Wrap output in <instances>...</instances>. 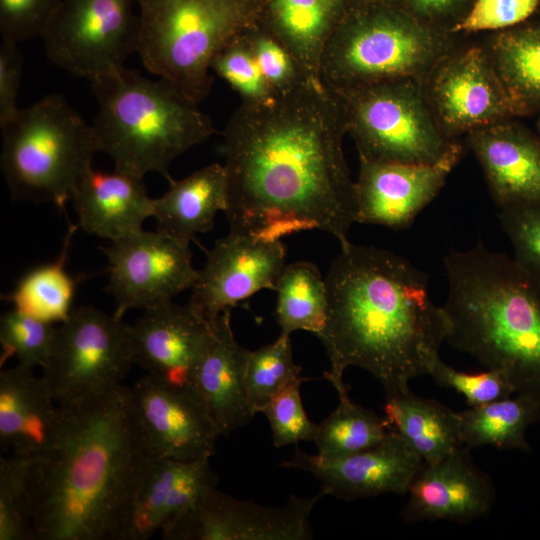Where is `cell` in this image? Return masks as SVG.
Wrapping results in <instances>:
<instances>
[{
    "label": "cell",
    "instance_id": "5",
    "mask_svg": "<svg viewBox=\"0 0 540 540\" xmlns=\"http://www.w3.org/2000/svg\"><path fill=\"white\" fill-rule=\"evenodd\" d=\"M90 82L98 102L92 124L98 150L116 170L142 178L156 172L170 183L172 162L215 133L198 103L165 79L123 66Z\"/></svg>",
    "mask_w": 540,
    "mask_h": 540
},
{
    "label": "cell",
    "instance_id": "29",
    "mask_svg": "<svg viewBox=\"0 0 540 540\" xmlns=\"http://www.w3.org/2000/svg\"><path fill=\"white\" fill-rule=\"evenodd\" d=\"M487 51L515 117L540 111V24L504 30Z\"/></svg>",
    "mask_w": 540,
    "mask_h": 540
},
{
    "label": "cell",
    "instance_id": "27",
    "mask_svg": "<svg viewBox=\"0 0 540 540\" xmlns=\"http://www.w3.org/2000/svg\"><path fill=\"white\" fill-rule=\"evenodd\" d=\"M226 207L225 168L212 163L171 181L168 190L154 199L152 217L158 231L190 244L196 235L213 229L217 213L225 212Z\"/></svg>",
    "mask_w": 540,
    "mask_h": 540
},
{
    "label": "cell",
    "instance_id": "43",
    "mask_svg": "<svg viewBox=\"0 0 540 540\" xmlns=\"http://www.w3.org/2000/svg\"><path fill=\"white\" fill-rule=\"evenodd\" d=\"M538 5L539 0H475L470 11L451 31L507 30L531 17Z\"/></svg>",
    "mask_w": 540,
    "mask_h": 540
},
{
    "label": "cell",
    "instance_id": "26",
    "mask_svg": "<svg viewBox=\"0 0 540 540\" xmlns=\"http://www.w3.org/2000/svg\"><path fill=\"white\" fill-rule=\"evenodd\" d=\"M347 0H260L257 24L293 55L306 77L320 81L323 52Z\"/></svg>",
    "mask_w": 540,
    "mask_h": 540
},
{
    "label": "cell",
    "instance_id": "47",
    "mask_svg": "<svg viewBox=\"0 0 540 540\" xmlns=\"http://www.w3.org/2000/svg\"><path fill=\"white\" fill-rule=\"evenodd\" d=\"M538 131H539V135H540V117H539V120H538Z\"/></svg>",
    "mask_w": 540,
    "mask_h": 540
},
{
    "label": "cell",
    "instance_id": "35",
    "mask_svg": "<svg viewBox=\"0 0 540 540\" xmlns=\"http://www.w3.org/2000/svg\"><path fill=\"white\" fill-rule=\"evenodd\" d=\"M34 457L0 458V540H34L28 477Z\"/></svg>",
    "mask_w": 540,
    "mask_h": 540
},
{
    "label": "cell",
    "instance_id": "31",
    "mask_svg": "<svg viewBox=\"0 0 540 540\" xmlns=\"http://www.w3.org/2000/svg\"><path fill=\"white\" fill-rule=\"evenodd\" d=\"M78 228L70 223L57 259L29 270L3 297L13 308L50 323H61L70 315L78 278L68 273L66 261Z\"/></svg>",
    "mask_w": 540,
    "mask_h": 540
},
{
    "label": "cell",
    "instance_id": "41",
    "mask_svg": "<svg viewBox=\"0 0 540 540\" xmlns=\"http://www.w3.org/2000/svg\"><path fill=\"white\" fill-rule=\"evenodd\" d=\"M302 383L297 381L287 386L262 411L269 422L276 448L314 440L317 424L305 412L300 395Z\"/></svg>",
    "mask_w": 540,
    "mask_h": 540
},
{
    "label": "cell",
    "instance_id": "42",
    "mask_svg": "<svg viewBox=\"0 0 540 540\" xmlns=\"http://www.w3.org/2000/svg\"><path fill=\"white\" fill-rule=\"evenodd\" d=\"M62 0H0L1 39L42 38Z\"/></svg>",
    "mask_w": 540,
    "mask_h": 540
},
{
    "label": "cell",
    "instance_id": "46",
    "mask_svg": "<svg viewBox=\"0 0 540 540\" xmlns=\"http://www.w3.org/2000/svg\"><path fill=\"white\" fill-rule=\"evenodd\" d=\"M364 3H375V2H384V1H388V0H360Z\"/></svg>",
    "mask_w": 540,
    "mask_h": 540
},
{
    "label": "cell",
    "instance_id": "7",
    "mask_svg": "<svg viewBox=\"0 0 540 540\" xmlns=\"http://www.w3.org/2000/svg\"><path fill=\"white\" fill-rule=\"evenodd\" d=\"M260 0H139L138 50L145 68L196 103L210 93L211 63L257 24Z\"/></svg>",
    "mask_w": 540,
    "mask_h": 540
},
{
    "label": "cell",
    "instance_id": "36",
    "mask_svg": "<svg viewBox=\"0 0 540 540\" xmlns=\"http://www.w3.org/2000/svg\"><path fill=\"white\" fill-rule=\"evenodd\" d=\"M56 326L18 309L2 314L0 319L1 363L16 357L27 368L44 367L53 345Z\"/></svg>",
    "mask_w": 540,
    "mask_h": 540
},
{
    "label": "cell",
    "instance_id": "13",
    "mask_svg": "<svg viewBox=\"0 0 540 540\" xmlns=\"http://www.w3.org/2000/svg\"><path fill=\"white\" fill-rule=\"evenodd\" d=\"M327 495L321 488L312 497L292 495L272 507L211 487L160 532L165 540H310L312 511Z\"/></svg>",
    "mask_w": 540,
    "mask_h": 540
},
{
    "label": "cell",
    "instance_id": "10",
    "mask_svg": "<svg viewBox=\"0 0 540 540\" xmlns=\"http://www.w3.org/2000/svg\"><path fill=\"white\" fill-rule=\"evenodd\" d=\"M133 364L130 325L80 306L56 326L42 377L57 404H66L121 384Z\"/></svg>",
    "mask_w": 540,
    "mask_h": 540
},
{
    "label": "cell",
    "instance_id": "6",
    "mask_svg": "<svg viewBox=\"0 0 540 540\" xmlns=\"http://www.w3.org/2000/svg\"><path fill=\"white\" fill-rule=\"evenodd\" d=\"M451 53L446 36L384 5L345 10L323 52L320 79L331 92L380 82L423 83Z\"/></svg>",
    "mask_w": 540,
    "mask_h": 540
},
{
    "label": "cell",
    "instance_id": "38",
    "mask_svg": "<svg viewBox=\"0 0 540 540\" xmlns=\"http://www.w3.org/2000/svg\"><path fill=\"white\" fill-rule=\"evenodd\" d=\"M244 35L263 75L278 97L314 81L306 77L287 48L258 24L247 29Z\"/></svg>",
    "mask_w": 540,
    "mask_h": 540
},
{
    "label": "cell",
    "instance_id": "17",
    "mask_svg": "<svg viewBox=\"0 0 540 540\" xmlns=\"http://www.w3.org/2000/svg\"><path fill=\"white\" fill-rule=\"evenodd\" d=\"M461 154L462 146L456 142L442 159L431 164L359 157L356 222L395 230L409 227L445 185Z\"/></svg>",
    "mask_w": 540,
    "mask_h": 540
},
{
    "label": "cell",
    "instance_id": "40",
    "mask_svg": "<svg viewBox=\"0 0 540 540\" xmlns=\"http://www.w3.org/2000/svg\"><path fill=\"white\" fill-rule=\"evenodd\" d=\"M499 219L512 244L514 261L540 283V203L502 208Z\"/></svg>",
    "mask_w": 540,
    "mask_h": 540
},
{
    "label": "cell",
    "instance_id": "4",
    "mask_svg": "<svg viewBox=\"0 0 540 540\" xmlns=\"http://www.w3.org/2000/svg\"><path fill=\"white\" fill-rule=\"evenodd\" d=\"M444 266L446 343L540 403V283L482 243L448 254Z\"/></svg>",
    "mask_w": 540,
    "mask_h": 540
},
{
    "label": "cell",
    "instance_id": "30",
    "mask_svg": "<svg viewBox=\"0 0 540 540\" xmlns=\"http://www.w3.org/2000/svg\"><path fill=\"white\" fill-rule=\"evenodd\" d=\"M461 442L469 449L493 446L502 450L532 451L526 438L530 425L540 420V403L517 394L458 412Z\"/></svg>",
    "mask_w": 540,
    "mask_h": 540
},
{
    "label": "cell",
    "instance_id": "32",
    "mask_svg": "<svg viewBox=\"0 0 540 540\" xmlns=\"http://www.w3.org/2000/svg\"><path fill=\"white\" fill-rule=\"evenodd\" d=\"M277 323L282 334L322 333L327 322V288L318 267L298 261L286 265L277 281Z\"/></svg>",
    "mask_w": 540,
    "mask_h": 540
},
{
    "label": "cell",
    "instance_id": "15",
    "mask_svg": "<svg viewBox=\"0 0 540 540\" xmlns=\"http://www.w3.org/2000/svg\"><path fill=\"white\" fill-rule=\"evenodd\" d=\"M426 82L431 109L449 138L515 117L490 55L482 47L451 52Z\"/></svg>",
    "mask_w": 540,
    "mask_h": 540
},
{
    "label": "cell",
    "instance_id": "1",
    "mask_svg": "<svg viewBox=\"0 0 540 540\" xmlns=\"http://www.w3.org/2000/svg\"><path fill=\"white\" fill-rule=\"evenodd\" d=\"M345 134L339 103L320 81L241 104L223 133L230 232L280 241L317 229L349 242L356 197Z\"/></svg>",
    "mask_w": 540,
    "mask_h": 540
},
{
    "label": "cell",
    "instance_id": "18",
    "mask_svg": "<svg viewBox=\"0 0 540 540\" xmlns=\"http://www.w3.org/2000/svg\"><path fill=\"white\" fill-rule=\"evenodd\" d=\"M424 465L421 457L394 430L380 444L342 457L296 450L282 467L310 473L328 495L352 501L381 494L406 495Z\"/></svg>",
    "mask_w": 540,
    "mask_h": 540
},
{
    "label": "cell",
    "instance_id": "11",
    "mask_svg": "<svg viewBox=\"0 0 540 540\" xmlns=\"http://www.w3.org/2000/svg\"><path fill=\"white\" fill-rule=\"evenodd\" d=\"M139 0H62L42 37L49 60L89 81L138 50Z\"/></svg>",
    "mask_w": 540,
    "mask_h": 540
},
{
    "label": "cell",
    "instance_id": "24",
    "mask_svg": "<svg viewBox=\"0 0 540 540\" xmlns=\"http://www.w3.org/2000/svg\"><path fill=\"white\" fill-rule=\"evenodd\" d=\"M71 201L79 228L110 242L142 230L154 208L142 177L93 167L79 180Z\"/></svg>",
    "mask_w": 540,
    "mask_h": 540
},
{
    "label": "cell",
    "instance_id": "45",
    "mask_svg": "<svg viewBox=\"0 0 540 540\" xmlns=\"http://www.w3.org/2000/svg\"><path fill=\"white\" fill-rule=\"evenodd\" d=\"M459 0H408L410 8L422 17H433L446 13Z\"/></svg>",
    "mask_w": 540,
    "mask_h": 540
},
{
    "label": "cell",
    "instance_id": "9",
    "mask_svg": "<svg viewBox=\"0 0 540 540\" xmlns=\"http://www.w3.org/2000/svg\"><path fill=\"white\" fill-rule=\"evenodd\" d=\"M332 93L359 157L431 164L456 143L441 129L421 81L399 79Z\"/></svg>",
    "mask_w": 540,
    "mask_h": 540
},
{
    "label": "cell",
    "instance_id": "39",
    "mask_svg": "<svg viewBox=\"0 0 540 540\" xmlns=\"http://www.w3.org/2000/svg\"><path fill=\"white\" fill-rule=\"evenodd\" d=\"M437 385L455 390L462 395L469 407L480 406L507 398L515 392L506 377L496 370L467 373L445 364L439 356L428 366V374Z\"/></svg>",
    "mask_w": 540,
    "mask_h": 540
},
{
    "label": "cell",
    "instance_id": "8",
    "mask_svg": "<svg viewBox=\"0 0 540 540\" xmlns=\"http://www.w3.org/2000/svg\"><path fill=\"white\" fill-rule=\"evenodd\" d=\"M1 131L0 166L11 195L64 210L99 152L92 124L62 95L49 94Z\"/></svg>",
    "mask_w": 540,
    "mask_h": 540
},
{
    "label": "cell",
    "instance_id": "3",
    "mask_svg": "<svg viewBox=\"0 0 540 540\" xmlns=\"http://www.w3.org/2000/svg\"><path fill=\"white\" fill-rule=\"evenodd\" d=\"M325 283L327 322L318 338L330 363L324 378L333 387L351 366L369 372L385 397L411 390L412 379L428 374L449 325L424 272L391 251L349 241Z\"/></svg>",
    "mask_w": 540,
    "mask_h": 540
},
{
    "label": "cell",
    "instance_id": "33",
    "mask_svg": "<svg viewBox=\"0 0 540 540\" xmlns=\"http://www.w3.org/2000/svg\"><path fill=\"white\" fill-rule=\"evenodd\" d=\"M339 397L336 409L320 424L313 442L319 455L342 457L382 443L392 432L385 417L353 402L345 383L334 387Z\"/></svg>",
    "mask_w": 540,
    "mask_h": 540
},
{
    "label": "cell",
    "instance_id": "2",
    "mask_svg": "<svg viewBox=\"0 0 540 540\" xmlns=\"http://www.w3.org/2000/svg\"><path fill=\"white\" fill-rule=\"evenodd\" d=\"M59 405V418L28 477L34 540H122L143 477L155 459L119 384Z\"/></svg>",
    "mask_w": 540,
    "mask_h": 540
},
{
    "label": "cell",
    "instance_id": "14",
    "mask_svg": "<svg viewBox=\"0 0 540 540\" xmlns=\"http://www.w3.org/2000/svg\"><path fill=\"white\" fill-rule=\"evenodd\" d=\"M144 443L155 458L210 459L220 433L195 387H178L146 374L129 387Z\"/></svg>",
    "mask_w": 540,
    "mask_h": 540
},
{
    "label": "cell",
    "instance_id": "28",
    "mask_svg": "<svg viewBox=\"0 0 540 540\" xmlns=\"http://www.w3.org/2000/svg\"><path fill=\"white\" fill-rule=\"evenodd\" d=\"M385 398V418L424 464L436 463L463 446L458 412L411 390Z\"/></svg>",
    "mask_w": 540,
    "mask_h": 540
},
{
    "label": "cell",
    "instance_id": "25",
    "mask_svg": "<svg viewBox=\"0 0 540 540\" xmlns=\"http://www.w3.org/2000/svg\"><path fill=\"white\" fill-rule=\"evenodd\" d=\"M59 405L32 369L17 364L0 373V446L13 454L35 457L55 432Z\"/></svg>",
    "mask_w": 540,
    "mask_h": 540
},
{
    "label": "cell",
    "instance_id": "16",
    "mask_svg": "<svg viewBox=\"0 0 540 540\" xmlns=\"http://www.w3.org/2000/svg\"><path fill=\"white\" fill-rule=\"evenodd\" d=\"M281 241H266L235 232L219 239L207 252L192 286L190 307L211 323L223 311L262 289H276L284 269Z\"/></svg>",
    "mask_w": 540,
    "mask_h": 540
},
{
    "label": "cell",
    "instance_id": "19",
    "mask_svg": "<svg viewBox=\"0 0 540 540\" xmlns=\"http://www.w3.org/2000/svg\"><path fill=\"white\" fill-rule=\"evenodd\" d=\"M470 450L463 445L444 459L422 466L401 510L405 522L467 524L491 513L496 490L489 475L474 463Z\"/></svg>",
    "mask_w": 540,
    "mask_h": 540
},
{
    "label": "cell",
    "instance_id": "21",
    "mask_svg": "<svg viewBox=\"0 0 540 540\" xmlns=\"http://www.w3.org/2000/svg\"><path fill=\"white\" fill-rule=\"evenodd\" d=\"M500 209L540 203V135L509 120L468 133Z\"/></svg>",
    "mask_w": 540,
    "mask_h": 540
},
{
    "label": "cell",
    "instance_id": "22",
    "mask_svg": "<svg viewBox=\"0 0 540 540\" xmlns=\"http://www.w3.org/2000/svg\"><path fill=\"white\" fill-rule=\"evenodd\" d=\"M209 460L154 459L138 488L122 540L149 539L216 487L219 478Z\"/></svg>",
    "mask_w": 540,
    "mask_h": 540
},
{
    "label": "cell",
    "instance_id": "44",
    "mask_svg": "<svg viewBox=\"0 0 540 540\" xmlns=\"http://www.w3.org/2000/svg\"><path fill=\"white\" fill-rule=\"evenodd\" d=\"M23 57L17 43L1 39L0 44V127L11 121L17 106L22 78Z\"/></svg>",
    "mask_w": 540,
    "mask_h": 540
},
{
    "label": "cell",
    "instance_id": "37",
    "mask_svg": "<svg viewBox=\"0 0 540 540\" xmlns=\"http://www.w3.org/2000/svg\"><path fill=\"white\" fill-rule=\"evenodd\" d=\"M244 32L216 54L211 70L230 85L240 96L242 104L271 103L278 96L263 75Z\"/></svg>",
    "mask_w": 540,
    "mask_h": 540
},
{
    "label": "cell",
    "instance_id": "12",
    "mask_svg": "<svg viewBox=\"0 0 540 540\" xmlns=\"http://www.w3.org/2000/svg\"><path fill=\"white\" fill-rule=\"evenodd\" d=\"M108 260L106 291L115 301L114 315L146 310L173 301L194 285L198 270L189 244L156 230H139L101 247Z\"/></svg>",
    "mask_w": 540,
    "mask_h": 540
},
{
    "label": "cell",
    "instance_id": "23",
    "mask_svg": "<svg viewBox=\"0 0 540 540\" xmlns=\"http://www.w3.org/2000/svg\"><path fill=\"white\" fill-rule=\"evenodd\" d=\"M248 353L235 340L231 310L223 311L210 323L208 342L194 376L195 388L220 435H229L254 418L244 386Z\"/></svg>",
    "mask_w": 540,
    "mask_h": 540
},
{
    "label": "cell",
    "instance_id": "34",
    "mask_svg": "<svg viewBox=\"0 0 540 540\" xmlns=\"http://www.w3.org/2000/svg\"><path fill=\"white\" fill-rule=\"evenodd\" d=\"M293 358L290 335L280 333L273 343L248 353L244 386L254 416L262 412L283 389L297 381H307Z\"/></svg>",
    "mask_w": 540,
    "mask_h": 540
},
{
    "label": "cell",
    "instance_id": "20",
    "mask_svg": "<svg viewBox=\"0 0 540 540\" xmlns=\"http://www.w3.org/2000/svg\"><path fill=\"white\" fill-rule=\"evenodd\" d=\"M130 330L135 364L163 383L195 387L194 376L208 342L210 323L188 303L171 301L143 310Z\"/></svg>",
    "mask_w": 540,
    "mask_h": 540
}]
</instances>
